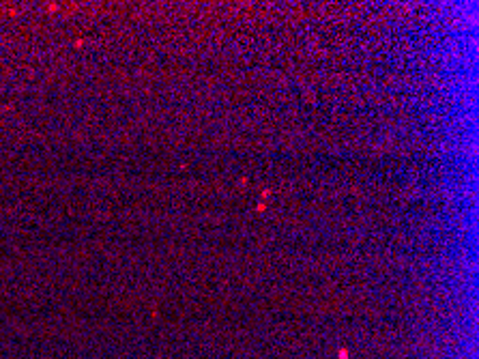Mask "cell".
Listing matches in <instances>:
<instances>
[{
  "label": "cell",
  "instance_id": "6da1fadb",
  "mask_svg": "<svg viewBox=\"0 0 479 359\" xmlns=\"http://www.w3.org/2000/svg\"><path fill=\"white\" fill-rule=\"evenodd\" d=\"M340 359H348V351L346 348H340Z\"/></svg>",
  "mask_w": 479,
  "mask_h": 359
}]
</instances>
